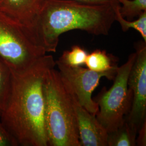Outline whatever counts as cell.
<instances>
[{
    "label": "cell",
    "mask_w": 146,
    "mask_h": 146,
    "mask_svg": "<svg viewBox=\"0 0 146 146\" xmlns=\"http://www.w3.org/2000/svg\"><path fill=\"white\" fill-rule=\"evenodd\" d=\"M46 0H1L0 13L23 27L29 33Z\"/></svg>",
    "instance_id": "9"
},
{
    "label": "cell",
    "mask_w": 146,
    "mask_h": 146,
    "mask_svg": "<svg viewBox=\"0 0 146 146\" xmlns=\"http://www.w3.org/2000/svg\"><path fill=\"white\" fill-rule=\"evenodd\" d=\"M19 146L15 137L5 128L0 119V146Z\"/></svg>",
    "instance_id": "16"
},
{
    "label": "cell",
    "mask_w": 146,
    "mask_h": 146,
    "mask_svg": "<svg viewBox=\"0 0 146 146\" xmlns=\"http://www.w3.org/2000/svg\"><path fill=\"white\" fill-rule=\"evenodd\" d=\"M55 63L78 102L90 113L96 115L99 111V106L92 99V94L102 78L106 77L110 80L114 79L119 67L116 66L108 71L99 72L81 66H68L58 60Z\"/></svg>",
    "instance_id": "6"
},
{
    "label": "cell",
    "mask_w": 146,
    "mask_h": 146,
    "mask_svg": "<svg viewBox=\"0 0 146 146\" xmlns=\"http://www.w3.org/2000/svg\"><path fill=\"white\" fill-rule=\"evenodd\" d=\"M78 2L95 5H114L119 3L117 0H73Z\"/></svg>",
    "instance_id": "18"
},
{
    "label": "cell",
    "mask_w": 146,
    "mask_h": 146,
    "mask_svg": "<svg viewBox=\"0 0 146 146\" xmlns=\"http://www.w3.org/2000/svg\"><path fill=\"white\" fill-rule=\"evenodd\" d=\"M135 61L129 75L128 85L132 93L130 111L125 121L137 131L146 121V43H136Z\"/></svg>",
    "instance_id": "7"
},
{
    "label": "cell",
    "mask_w": 146,
    "mask_h": 146,
    "mask_svg": "<svg viewBox=\"0 0 146 146\" xmlns=\"http://www.w3.org/2000/svg\"><path fill=\"white\" fill-rule=\"evenodd\" d=\"M137 133L125 121L116 130L108 133L107 146H135Z\"/></svg>",
    "instance_id": "11"
},
{
    "label": "cell",
    "mask_w": 146,
    "mask_h": 146,
    "mask_svg": "<svg viewBox=\"0 0 146 146\" xmlns=\"http://www.w3.org/2000/svg\"><path fill=\"white\" fill-rule=\"evenodd\" d=\"M136 57V52L131 54L127 61L117 68L111 88L107 90L104 87L94 100L99 106L96 117L108 133L122 125L130 111L132 93L128 87V80Z\"/></svg>",
    "instance_id": "4"
},
{
    "label": "cell",
    "mask_w": 146,
    "mask_h": 146,
    "mask_svg": "<svg viewBox=\"0 0 146 146\" xmlns=\"http://www.w3.org/2000/svg\"><path fill=\"white\" fill-rule=\"evenodd\" d=\"M81 146H107L108 132L96 117L78 102L73 92Z\"/></svg>",
    "instance_id": "8"
},
{
    "label": "cell",
    "mask_w": 146,
    "mask_h": 146,
    "mask_svg": "<svg viewBox=\"0 0 146 146\" xmlns=\"http://www.w3.org/2000/svg\"><path fill=\"white\" fill-rule=\"evenodd\" d=\"M120 7V3L114 7L115 21L120 23L122 31L125 32L131 28L134 29L140 34L143 41L146 43V11L139 16L138 19L135 21H128L121 15Z\"/></svg>",
    "instance_id": "12"
},
{
    "label": "cell",
    "mask_w": 146,
    "mask_h": 146,
    "mask_svg": "<svg viewBox=\"0 0 146 146\" xmlns=\"http://www.w3.org/2000/svg\"><path fill=\"white\" fill-rule=\"evenodd\" d=\"M46 53L23 27L0 13V59L11 73L26 70Z\"/></svg>",
    "instance_id": "5"
},
{
    "label": "cell",
    "mask_w": 146,
    "mask_h": 146,
    "mask_svg": "<svg viewBox=\"0 0 146 146\" xmlns=\"http://www.w3.org/2000/svg\"><path fill=\"white\" fill-rule=\"evenodd\" d=\"M95 5L73 0H46L29 33L46 52H56L59 38L78 29L94 35H107L115 21L116 5Z\"/></svg>",
    "instance_id": "2"
},
{
    "label": "cell",
    "mask_w": 146,
    "mask_h": 146,
    "mask_svg": "<svg viewBox=\"0 0 146 146\" xmlns=\"http://www.w3.org/2000/svg\"><path fill=\"white\" fill-rule=\"evenodd\" d=\"M12 73L0 59V113L5 107L11 93Z\"/></svg>",
    "instance_id": "13"
},
{
    "label": "cell",
    "mask_w": 146,
    "mask_h": 146,
    "mask_svg": "<svg viewBox=\"0 0 146 146\" xmlns=\"http://www.w3.org/2000/svg\"><path fill=\"white\" fill-rule=\"evenodd\" d=\"M85 64L89 69L99 72L108 71L117 66L113 55L100 49L88 53Z\"/></svg>",
    "instance_id": "10"
},
{
    "label": "cell",
    "mask_w": 146,
    "mask_h": 146,
    "mask_svg": "<svg viewBox=\"0 0 146 146\" xmlns=\"http://www.w3.org/2000/svg\"><path fill=\"white\" fill-rule=\"evenodd\" d=\"M88 52L82 47L75 45L70 50H65L58 61L70 67H78L85 64Z\"/></svg>",
    "instance_id": "14"
},
{
    "label": "cell",
    "mask_w": 146,
    "mask_h": 146,
    "mask_svg": "<svg viewBox=\"0 0 146 146\" xmlns=\"http://www.w3.org/2000/svg\"><path fill=\"white\" fill-rule=\"evenodd\" d=\"M0 3H1V0H0Z\"/></svg>",
    "instance_id": "19"
},
{
    "label": "cell",
    "mask_w": 146,
    "mask_h": 146,
    "mask_svg": "<svg viewBox=\"0 0 146 146\" xmlns=\"http://www.w3.org/2000/svg\"><path fill=\"white\" fill-rule=\"evenodd\" d=\"M43 90L48 146H81L73 92L58 70L48 71Z\"/></svg>",
    "instance_id": "3"
},
{
    "label": "cell",
    "mask_w": 146,
    "mask_h": 146,
    "mask_svg": "<svg viewBox=\"0 0 146 146\" xmlns=\"http://www.w3.org/2000/svg\"><path fill=\"white\" fill-rule=\"evenodd\" d=\"M55 66L52 55L46 54L26 70L12 73L11 93L0 119L19 146H48L43 84Z\"/></svg>",
    "instance_id": "1"
},
{
    "label": "cell",
    "mask_w": 146,
    "mask_h": 146,
    "mask_svg": "<svg viewBox=\"0 0 146 146\" xmlns=\"http://www.w3.org/2000/svg\"><path fill=\"white\" fill-rule=\"evenodd\" d=\"M120 3V13L127 20L131 21L146 11V0H117Z\"/></svg>",
    "instance_id": "15"
},
{
    "label": "cell",
    "mask_w": 146,
    "mask_h": 146,
    "mask_svg": "<svg viewBox=\"0 0 146 146\" xmlns=\"http://www.w3.org/2000/svg\"><path fill=\"white\" fill-rule=\"evenodd\" d=\"M139 135L136 139V146H146V121L137 131Z\"/></svg>",
    "instance_id": "17"
}]
</instances>
